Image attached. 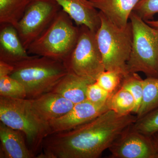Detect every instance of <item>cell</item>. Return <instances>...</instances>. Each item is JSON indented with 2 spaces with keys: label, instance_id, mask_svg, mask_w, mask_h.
I'll return each instance as SVG.
<instances>
[{
  "label": "cell",
  "instance_id": "cell-28",
  "mask_svg": "<svg viewBox=\"0 0 158 158\" xmlns=\"http://www.w3.org/2000/svg\"><path fill=\"white\" fill-rule=\"evenodd\" d=\"M146 23L150 26L158 30V20H149L146 21Z\"/></svg>",
  "mask_w": 158,
  "mask_h": 158
},
{
  "label": "cell",
  "instance_id": "cell-9",
  "mask_svg": "<svg viewBox=\"0 0 158 158\" xmlns=\"http://www.w3.org/2000/svg\"><path fill=\"white\" fill-rule=\"evenodd\" d=\"M109 149L114 158H158L151 136L138 132L131 126L116 138Z\"/></svg>",
  "mask_w": 158,
  "mask_h": 158
},
{
  "label": "cell",
  "instance_id": "cell-21",
  "mask_svg": "<svg viewBox=\"0 0 158 158\" xmlns=\"http://www.w3.org/2000/svg\"><path fill=\"white\" fill-rule=\"evenodd\" d=\"M0 96L13 98H27L23 85L9 75L0 76Z\"/></svg>",
  "mask_w": 158,
  "mask_h": 158
},
{
  "label": "cell",
  "instance_id": "cell-6",
  "mask_svg": "<svg viewBox=\"0 0 158 158\" xmlns=\"http://www.w3.org/2000/svg\"><path fill=\"white\" fill-rule=\"evenodd\" d=\"M132 29L131 50L127 63L128 73H144L158 77V30L133 11L130 17Z\"/></svg>",
  "mask_w": 158,
  "mask_h": 158
},
{
  "label": "cell",
  "instance_id": "cell-24",
  "mask_svg": "<svg viewBox=\"0 0 158 158\" xmlns=\"http://www.w3.org/2000/svg\"><path fill=\"white\" fill-rule=\"evenodd\" d=\"M133 11L145 21L152 20L158 13V0H140Z\"/></svg>",
  "mask_w": 158,
  "mask_h": 158
},
{
  "label": "cell",
  "instance_id": "cell-12",
  "mask_svg": "<svg viewBox=\"0 0 158 158\" xmlns=\"http://www.w3.org/2000/svg\"><path fill=\"white\" fill-rule=\"evenodd\" d=\"M77 27L85 26L96 32L100 26L99 11L89 0H55Z\"/></svg>",
  "mask_w": 158,
  "mask_h": 158
},
{
  "label": "cell",
  "instance_id": "cell-2",
  "mask_svg": "<svg viewBox=\"0 0 158 158\" xmlns=\"http://www.w3.org/2000/svg\"><path fill=\"white\" fill-rule=\"evenodd\" d=\"M13 65L9 76L23 85L28 99L51 92L68 73L63 62L38 56H30Z\"/></svg>",
  "mask_w": 158,
  "mask_h": 158
},
{
  "label": "cell",
  "instance_id": "cell-1",
  "mask_svg": "<svg viewBox=\"0 0 158 158\" xmlns=\"http://www.w3.org/2000/svg\"><path fill=\"white\" fill-rule=\"evenodd\" d=\"M137 119L136 115L120 116L108 110L73 129L49 135L37 158H98Z\"/></svg>",
  "mask_w": 158,
  "mask_h": 158
},
{
  "label": "cell",
  "instance_id": "cell-23",
  "mask_svg": "<svg viewBox=\"0 0 158 158\" xmlns=\"http://www.w3.org/2000/svg\"><path fill=\"white\" fill-rule=\"evenodd\" d=\"M123 76L116 71L105 70L98 77L96 82L111 95L120 88Z\"/></svg>",
  "mask_w": 158,
  "mask_h": 158
},
{
  "label": "cell",
  "instance_id": "cell-7",
  "mask_svg": "<svg viewBox=\"0 0 158 158\" xmlns=\"http://www.w3.org/2000/svg\"><path fill=\"white\" fill-rule=\"evenodd\" d=\"M79 27L80 33L76 44L63 63L68 72L95 82L106 70L97 42L96 32L85 26Z\"/></svg>",
  "mask_w": 158,
  "mask_h": 158
},
{
  "label": "cell",
  "instance_id": "cell-27",
  "mask_svg": "<svg viewBox=\"0 0 158 158\" xmlns=\"http://www.w3.org/2000/svg\"><path fill=\"white\" fill-rule=\"evenodd\" d=\"M154 145L158 155V131L151 136Z\"/></svg>",
  "mask_w": 158,
  "mask_h": 158
},
{
  "label": "cell",
  "instance_id": "cell-20",
  "mask_svg": "<svg viewBox=\"0 0 158 158\" xmlns=\"http://www.w3.org/2000/svg\"><path fill=\"white\" fill-rule=\"evenodd\" d=\"M120 88L129 91L135 102L134 113L136 114L142 102L144 92V80L137 73H129L124 76Z\"/></svg>",
  "mask_w": 158,
  "mask_h": 158
},
{
  "label": "cell",
  "instance_id": "cell-19",
  "mask_svg": "<svg viewBox=\"0 0 158 158\" xmlns=\"http://www.w3.org/2000/svg\"><path fill=\"white\" fill-rule=\"evenodd\" d=\"M158 108V77H147L144 80L142 102L136 114L139 118Z\"/></svg>",
  "mask_w": 158,
  "mask_h": 158
},
{
  "label": "cell",
  "instance_id": "cell-8",
  "mask_svg": "<svg viewBox=\"0 0 158 158\" xmlns=\"http://www.w3.org/2000/svg\"><path fill=\"white\" fill-rule=\"evenodd\" d=\"M61 9L55 0L31 1L16 27L26 49L49 25Z\"/></svg>",
  "mask_w": 158,
  "mask_h": 158
},
{
  "label": "cell",
  "instance_id": "cell-16",
  "mask_svg": "<svg viewBox=\"0 0 158 158\" xmlns=\"http://www.w3.org/2000/svg\"><path fill=\"white\" fill-rule=\"evenodd\" d=\"M94 82L68 72L52 91L59 94L74 104L86 100L88 85Z\"/></svg>",
  "mask_w": 158,
  "mask_h": 158
},
{
  "label": "cell",
  "instance_id": "cell-15",
  "mask_svg": "<svg viewBox=\"0 0 158 158\" xmlns=\"http://www.w3.org/2000/svg\"><path fill=\"white\" fill-rule=\"evenodd\" d=\"M98 11L118 27H125L140 0H89Z\"/></svg>",
  "mask_w": 158,
  "mask_h": 158
},
{
  "label": "cell",
  "instance_id": "cell-26",
  "mask_svg": "<svg viewBox=\"0 0 158 158\" xmlns=\"http://www.w3.org/2000/svg\"><path fill=\"white\" fill-rule=\"evenodd\" d=\"M13 69V65L2 61H0V76L9 75Z\"/></svg>",
  "mask_w": 158,
  "mask_h": 158
},
{
  "label": "cell",
  "instance_id": "cell-22",
  "mask_svg": "<svg viewBox=\"0 0 158 158\" xmlns=\"http://www.w3.org/2000/svg\"><path fill=\"white\" fill-rule=\"evenodd\" d=\"M132 129L146 136H152L158 131V108L138 118L131 126Z\"/></svg>",
  "mask_w": 158,
  "mask_h": 158
},
{
  "label": "cell",
  "instance_id": "cell-25",
  "mask_svg": "<svg viewBox=\"0 0 158 158\" xmlns=\"http://www.w3.org/2000/svg\"><path fill=\"white\" fill-rule=\"evenodd\" d=\"M86 95L87 100L97 105L106 104L110 96L96 82L88 85Z\"/></svg>",
  "mask_w": 158,
  "mask_h": 158
},
{
  "label": "cell",
  "instance_id": "cell-4",
  "mask_svg": "<svg viewBox=\"0 0 158 158\" xmlns=\"http://www.w3.org/2000/svg\"><path fill=\"white\" fill-rule=\"evenodd\" d=\"M61 9L49 25L29 46V55L44 56L63 62L76 44L79 27Z\"/></svg>",
  "mask_w": 158,
  "mask_h": 158
},
{
  "label": "cell",
  "instance_id": "cell-10",
  "mask_svg": "<svg viewBox=\"0 0 158 158\" xmlns=\"http://www.w3.org/2000/svg\"><path fill=\"white\" fill-rule=\"evenodd\" d=\"M108 110L107 104L97 105L87 100L78 103L65 115L49 123L50 135L73 129L91 121Z\"/></svg>",
  "mask_w": 158,
  "mask_h": 158
},
{
  "label": "cell",
  "instance_id": "cell-18",
  "mask_svg": "<svg viewBox=\"0 0 158 158\" xmlns=\"http://www.w3.org/2000/svg\"><path fill=\"white\" fill-rule=\"evenodd\" d=\"M107 105L109 110L120 116H126L134 113L135 102L129 91L120 88L110 95Z\"/></svg>",
  "mask_w": 158,
  "mask_h": 158
},
{
  "label": "cell",
  "instance_id": "cell-17",
  "mask_svg": "<svg viewBox=\"0 0 158 158\" xmlns=\"http://www.w3.org/2000/svg\"><path fill=\"white\" fill-rule=\"evenodd\" d=\"M32 0H0V23L16 28Z\"/></svg>",
  "mask_w": 158,
  "mask_h": 158
},
{
  "label": "cell",
  "instance_id": "cell-11",
  "mask_svg": "<svg viewBox=\"0 0 158 158\" xmlns=\"http://www.w3.org/2000/svg\"><path fill=\"white\" fill-rule=\"evenodd\" d=\"M29 100L34 112L48 124L52 120L68 113L75 105L62 95L52 91Z\"/></svg>",
  "mask_w": 158,
  "mask_h": 158
},
{
  "label": "cell",
  "instance_id": "cell-13",
  "mask_svg": "<svg viewBox=\"0 0 158 158\" xmlns=\"http://www.w3.org/2000/svg\"><path fill=\"white\" fill-rule=\"evenodd\" d=\"M30 56L16 28L9 24H1L0 61L13 65Z\"/></svg>",
  "mask_w": 158,
  "mask_h": 158
},
{
  "label": "cell",
  "instance_id": "cell-5",
  "mask_svg": "<svg viewBox=\"0 0 158 158\" xmlns=\"http://www.w3.org/2000/svg\"><path fill=\"white\" fill-rule=\"evenodd\" d=\"M100 26L95 33L97 42L106 70H115L125 76L129 58L133 33L129 22L125 27H118L99 11Z\"/></svg>",
  "mask_w": 158,
  "mask_h": 158
},
{
  "label": "cell",
  "instance_id": "cell-14",
  "mask_svg": "<svg viewBox=\"0 0 158 158\" xmlns=\"http://www.w3.org/2000/svg\"><path fill=\"white\" fill-rule=\"evenodd\" d=\"M22 132L0 122L1 158H36L27 145Z\"/></svg>",
  "mask_w": 158,
  "mask_h": 158
},
{
  "label": "cell",
  "instance_id": "cell-3",
  "mask_svg": "<svg viewBox=\"0 0 158 158\" xmlns=\"http://www.w3.org/2000/svg\"><path fill=\"white\" fill-rule=\"evenodd\" d=\"M0 120L24 135L30 149L36 154L50 134L49 124L34 112L28 99L0 96Z\"/></svg>",
  "mask_w": 158,
  "mask_h": 158
}]
</instances>
